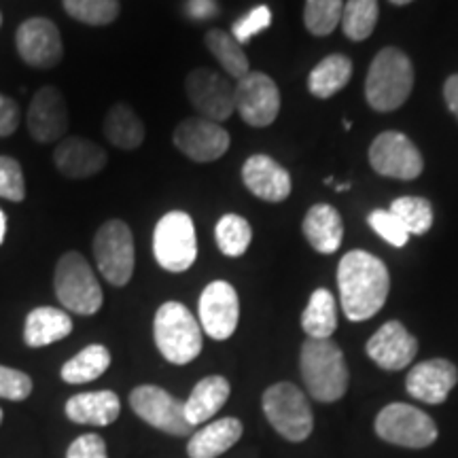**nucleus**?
Listing matches in <instances>:
<instances>
[{
  "label": "nucleus",
  "mask_w": 458,
  "mask_h": 458,
  "mask_svg": "<svg viewBox=\"0 0 458 458\" xmlns=\"http://www.w3.org/2000/svg\"><path fill=\"white\" fill-rule=\"evenodd\" d=\"M337 286H340L342 310L348 320H368L382 310L391 276L385 261L365 250H351L337 266Z\"/></svg>",
  "instance_id": "1"
},
{
  "label": "nucleus",
  "mask_w": 458,
  "mask_h": 458,
  "mask_svg": "<svg viewBox=\"0 0 458 458\" xmlns=\"http://www.w3.org/2000/svg\"><path fill=\"white\" fill-rule=\"evenodd\" d=\"M300 368L308 393L320 403H334L348 388V368L340 348L331 340H310L301 346Z\"/></svg>",
  "instance_id": "2"
},
{
  "label": "nucleus",
  "mask_w": 458,
  "mask_h": 458,
  "mask_svg": "<svg viewBox=\"0 0 458 458\" xmlns=\"http://www.w3.org/2000/svg\"><path fill=\"white\" fill-rule=\"evenodd\" d=\"M414 88V68L401 49L386 47L371 62L365 79V96L374 111H394L408 100Z\"/></svg>",
  "instance_id": "3"
},
{
  "label": "nucleus",
  "mask_w": 458,
  "mask_h": 458,
  "mask_svg": "<svg viewBox=\"0 0 458 458\" xmlns=\"http://www.w3.org/2000/svg\"><path fill=\"white\" fill-rule=\"evenodd\" d=\"M157 351L168 363L187 365L202 352V329L181 301H165L159 306L153 323Z\"/></svg>",
  "instance_id": "4"
},
{
  "label": "nucleus",
  "mask_w": 458,
  "mask_h": 458,
  "mask_svg": "<svg viewBox=\"0 0 458 458\" xmlns=\"http://www.w3.org/2000/svg\"><path fill=\"white\" fill-rule=\"evenodd\" d=\"M55 295L68 312L91 317L102 308L105 293H102L98 278L94 270L77 250L62 255L55 266L54 276Z\"/></svg>",
  "instance_id": "5"
},
{
  "label": "nucleus",
  "mask_w": 458,
  "mask_h": 458,
  "mask_svg": "<svg viewBox=\"0 0 458 458\" xmlns=\"http://www.w3.org/2000/svg\"><path fill=\"white\" fill-rule=\"evenodd\" d=\"M153 255L168 272H187L198 259V238L191 216L172 210L157 221L153 232Z\"/></svg>",
  "instance_id": "6"
},
{
  "label": "nucleus",
  "mask_w": 458,
  "mask_h": 458,
  "mask_svg": "<svg viewBox=\"0 0 458 458\" xmlns=\"http://www.w3.org/2000/svg\"><path fill=\"white\" fill-rule=\"evenodd\" d=\"M263 414L289 442H303L314 427L312 408L306 394L291 382H278L263 393Z\"/></svg>",
  "instance_id": "7"
},
{
  "label": "nucleus",
  "mask_w": 458,
  "mask_h": 458,
  "mask_svg": "<svg viewBox=\"0 0 458 458\" xmlns=\"http://www.w3.org/2000/svg\"><path fill=\"white\" fill-rule=\"evenodd\" d=\"M94 259L102 276L113 286H125L134 274L136 250L128 223L111 219L94 236Z\"/></svg>",
  "instance_id": "8"
},
{
  "label": "nucleus",
  "mask_w": 458,
  "mask_h": 458,
  "mask_svg": "<svg viewBox=\"0 0 458 458\" xmlns=\"http://www.w3.org/2000/svg\"><path fill=\"white\" fill-rule=\"evenodd\" d=\"M376 433L388 444L403 448H428L437 439V425L422 410L408 403H391L376 418Z\"/></svg>",
  "instance_id": "9"
},
{
  "label": "nucleus",
  "mask_w": 458,
  "mask_h": 458,
  "mask_svg": "<svg viewBox=\"0 0 458 458\" xmlns=\"http://www.w3.org/2000/svg\"><path fill=\"white\" fill-rule=\"evenodd\" d=\"M130 408L140 416L147 425L159 431L176 435V437H191L193 427L185 418V401L164 391L162 386L142 385L130 393Z\"/></svg>",
  "instance_id": "10"
},
{
  "label": "nucleus",
  "mask_w": 458,
  "mask_h": 458,
  "mask_svg": "<svg viewBox=\"0 0 458 458\" xmlns=\"http://www.w3.org/2000/svg\"><path fill=\"white\" fill-rule=\"evenodd\" d=\"M187 98L204 119L221 123L236 111V88L210 68H196L185 79Z\"/></svg>",
  "instance_id": "11"
},
{
  "label": "nucleus",
  "mask_w": 458,
  "mask_h": 458,
  "mask_svg": "<svg viewBox=\"0 0 458 458\" xmlns=\"http://www.w3.org/2000/svg\"><path fill=\"white\" fill-rule=\"evenodd\" d=\"M369 164L377 174L399 181L416 179L425 165L418 147L401 131H382L371 142Z\"/></svg>",
  "instance_id": "12"
},
{
  "label": "nucleus",
  "mask_w": 458,
  "mask_h": 458,
  "mask_svg": "<svg viewBox=\"0 0 458 458\" xmlns=\"http://www.w3.org/2000/svg\"><path fill=\"white\" fill-rule=\"evenodd\" d=\"M15 47L28 66L49 71L62 62L64 45L60 30L47 17H30L15 32Z\"/></svg>",
  "instance_id": "13"
},
{
  "label": "nucleus",
  "mask_w": 458,
  "mask_h": 458,
  "mask_svg": "<svg viewBox=\"0 0 458 458\" xmlns=\"http://www.w3.org/2000/svg\"><path fill=\"white\" fill-rule=\"evenodd\" d=\"M199 323L204 334L213 340H229L238 329L240 301L238 293L225 280H215L199 295Z\"/></svg>",
  "instance_id": "14"
},
{
  "label": "nucleus",
  "mask_w": 458,
  "mask_h": 458,
  "mask_svg": "<svg viewBox=\"0 0 458 458\" xmlns=\"http://www.w3.org/2000/svg\"><path fill=\"white\" fill-rule=\"evenodd\" d=\"M236 111L253 128H266L280 113V91L274 79L263 72H249L238 79Z\"/></svg>",
  "instance_id": "15"
},
{
  "label": "nucleus",
  "mask_w": 458,
  "mask_h": 458,
  "mask_svg": "<svg viewBox=\"0 0 458 458\" xmlns=\"http://www.w3.org/2000/svg\"><path fill=\"white\" fill-rule=\"evenodd\" d=\"M174 145L182 156L198 164H208L223 157L229 148V134L221 128V123L210 122L204 117H189L176 125Z\"/></svg>",
  "instance_id": "16"
},
{
  "label": "nucleus",
  "mask_w": 458,
  "mask_h": 458,
  "mask_svg": "<svg viewBox=\"0 0 458 458\" xmlns=\"http://www.w3.org/2000/svg\"><path fill=\"white\" fill-rule=\"evenodd\" d=\"M68 130V106L62 91L54 85H45L32 96L28 106V131L37 142H55Z\"/></svg>",
  "instance_id": "17"
},
{
  "label": "nucleus",
  "mask_w": 458,
  "mask_h": 458,
  "mask_svg": "<svg viewBox=\"0 0 458 458\" xmlns=\"http://www.w3.org/2000/svg\"><path fill=\"white\" fill-rule=\"evenodd\" d=\"M418 352L416 337L399 320H388L369 337L368 354L377 368L399 371L414 360Z\"/></svg>",
  "instance_id": "18"
},
{
  "label": "nucleus",
  "mask_w": 458,
  "mask_h": 458,
  "mask_svg": "<svg viewBox=\"0 0 458 458\" xmlns=\"http://www.w3.org/2000/svg\"><path fill=\"white\" fill-rule=\"evenodd\" d=\"M458 382V369L454 363L445 359L422 360L416 368H411L405 380V388L411 397L425 403L439 405L448 399L452 388Z\"/></svg>",
  "instance_id": "19"
},
{
  "label": "nucleus",
  "mask_w": 458,
  "mask_h": 458,
  "mask_svg": "<svg viewBox=\"0 0 458 458\" xmlns=\"http://www.w3.org/2000/svg\"><path fill=\"white\" fill-rule=\"evenodd\" d=\"M242 181L255 198L283 202L291 196V174L270 156H253L242 165Z\"/></svg>",
  "instance_id": "20"
},
{
  "label": "nucleus",
  "mask_w": 458,
  "mask_h": 458,
  "mask_svg": "<svg viewBox=\"0 0 458 458\" xmlns=\"http://www.w3.org/2000/svg\"><path fill=\"white\" fill-rule=\"evenodd\" d=\"M106 151L94 140L71 136L55 147V168L66 179H88L98 174L106 165Z\"/></svg>",
  "instance_id": "21"
},
{
  "label": "nucleus",
  "mask_w": 458,
  "mask_h": 458,
  "mask_svg": "<svg viewBox=\"0 0 458 458\" xmlns=\"http://www.w3.org/2000/svg\"><path fill=\"white\" fill-rule=\"evenodd\" d=\"M66 416L77 425L108 427L117 420L122 411V401L113 391L79 393L66 401Z\"/></svg>",
  "instance_id": "22"
},
{
  "label": "nucleus",
  "mask_w": 458,
  "mask_h": 458,
  "mask_svg": "<svg viewBox=\"0 0 458 458\" xmlns=\"http://www.w3.org/2000/svg\"><path fill=\"white\" fill-rule=\"evenodd\" d=\"M242 437V422L238 418H221L191 433L187 444L189 458H216L238 444Z\"/></svg>",
  "instance_id": "23"
},
{
  "label": "nucleus",
  "mask_w": 458,
  "mask_h": 458,
  "mask_svg": "<svg viewBox=\"0 0 458 458\" xmlns=\"http://www.w3.org/2000/svg\"><path fill=\"white\" fill-rule=\"evenodd\" d=\"M303 236L318 253H335L344 240V223L340 213L329 204L312 206L303 216Z\"/></svg>",
  "instance_id": "24"
},
{
  "label": "nucleus",
  "mask_w": 458,
  "mask_h": 458,
  "mask_svg": "<svg viewBox=\"0 0 458 458\" xmlns=\"http://www.w3.org/2000/svg\"><path fill=\"white\" fill-rule=\"evenodd\" d=\"M72 331V318L64 310L51 306L34 308L26 317L24 342L30 348H43L64 340Z\"/></svg>",
  "instance_id": "25"
},
{
  "label": "nucleus",
  "mask_w": 458,
  "mask_h": 458,
  "mask_svg": "<svg viewBox=\"0 0 458 458\" xmlns=\"http://www.w3.org/2000/svg\"><path fill=\"white\" fill-rule=\"evenodd\" d=\"M229 382L223 376H208L199 380L185 401V418L191 427L208 422L229 399Z\"/></svg>",
  "instance_id": "26"
},
{
  "label": "nucleus",
  "mask_w": 458,
  "mask_h": 458,
  "mask_svg": "<svg viewBox=\"0 0 458 458\" xmlns=\"http://www.w3.org/2000/svg\"><path fill=\"white\" fill-rule=\"evenodd\" d=\"M105 136L122 151H136L145 142V123L136 111L123 102L111 106L105 117Z\"/></svg>",
  "instance_id": "27"
},
{
  "label": "nucleus",
  "mask_w": 458,
  "mask_h": 458,
  "mask_svg": "<svg viewBox=\"0 0 458 458\" xmlns=\"http://www.w3.org/2000/svg\"><path fill=\"white\" fill-rule=\"evenodd\" d=\"M352 77V62L346 55H327L312 68L308 77V89L320 100H327L344 89Z\"/></svg>",
  "instance_id": "28"
},
{
  "label": "nucleus",
  "mask_w": 458,
  "mask_h": 458,
  "mask_svg": "<svg viewBox=\"0 0 458 458\" xmlns=\"http://www.w3.org/2000/svg\"><path fill=\"white\" fill-rule=\"evenodd\" d=\"M111 368V352L102 344H89L81 352L74 354L62 368V380L68 385H88L91 380H98L105 371Z\"/></svg>",
  "instance_id": "29"
},
{
  "label": "nucleus",
  "mask_w": 458,
  "mask_h": 458,
  "mask_svg": "<svg viewBox=\"0 0 458 458\" xmlns=\"http://www.w3.org/2000/svg\"><path fill=\"white\" fill-rule=\"evenodd\" d=\"M301 327L310 340H329L337 327L335 297L327 289H317L301 314Z\"/></svg>",
  "instance_id": "30"
},
{
  "label": "nucleus",
  "mask_w": 458,
  "mask_h": 458,
  "mask_svg": "<svg viewBox=\"0 0 458 458\" xmlns=\"http://www.w3.org/2000/svg\"><path fill=\"white\" fill-rule=\"evenodd\" d=\"M206 47L216 57V62H219L229 77L242 79L250 72L249 57H246L242 45L229 32L208 30V34H206Z\"/></svg>",
  "instance_id": "31"
},
{
  "label": "nucleus",
  "mask_w": 458,
  "mask_h": 458,
  "mask_svg": "<svg viewBox=\"0 0 458 458\" xmlns=\"http://www.w3.org/2000/svg\"><path fill=\"white\" fill-rule=\"evenodd\" d=\"M215 238L223 255L242 257L253 240V229L244 216L223 215L215 227Z\"/></svg>",
  "instance_id": "32"
},
{
  "label": "nucleus",
  "mask_w": 458,
  "mask_h": 458,
  "mask_svg": "<svg viewBox=\"0 0 458 458\" xmlns=\"http://www.w3.org/2000/svg\"><path fill=\"white\" fill-rule=\"evenodd\" d=\"M377 21V0H348L342 11L344 34L352 41H365Z\"/></svg>",
  "instance_id": "33"
},
{
  "label": "nucleus",
  "mask_w": 458,
  "mask_h": 458,
  "mask_svg": "<svg viewBox=\"0 0 458 458\" xmlns=\"http://www.w3.org/2000/svg\"><path fill=\"white\" fill-rule=\"evenodd\" d=\"M62 7L88 26H108L119 17V0H62Z\"/></svg>",
  "instance_id": "34"
},
{
  "label": "nucleus",
  "mask_w": 458,
  "mask_h": 458,
  "mask_svg": "<svg viewBox=\"0 0 458 458\" xmlns=\"http://www.w3.org/2000/svg\"><path fill=\"white\" fill-rule=\"evenodd\" d=\"M391 213L403 223L405 229L416 236L427 233L433 225V208L425 198L403 196L391 204Z\"/></svg>",
  "instance_id": "35"
},
{
  "label": "nucleus",
  "mask_w": 458,
  "mask_h": 458,
  "mask_svg": "<svg viewBox=\"0 0 458 458\" xmlns=\"http://www.w3.org/2000/svg\"><path fill=\"white\" fill-rule=\"evenodd\" d=\"M342 0H306L303 24L314 37H327L342 20Z\"/></svg>",
  "instance_id": "36"
},
{
  "label": "nucleus",
  "mask_w": 458,
  "mask_h": 458,
  "mask_svg": "<svg viewBox=\"0 0 458 458\" xmlns=\"http://www.w3.org/2000/svg\"><path fill=\"white\" fill-rule=\"evenodd\" d=\"M0 198L9 202H24L26 181L17 159L0 156Z\"/></svg>",
  "instance_id": "37"
},
{
  "label": "nucleus",
  "mask_w": 458,
  "mask_h": 458,
  "mask_svg": "<svg viewBox=\"0 0 458 458\" xmlns=\"http://www.w3.org/2000/svg\"><path fill=\"white\" fill-rule=\"evenodd\" d=\"M368 223L385 242L397 246V249L408 244L410 232L391 210H374V213L368 216Z\"/></svg>",
  "instance_id": "38"
},
{
  "label": "nucleus",
  "mask_w": 458,
  "mask_h": 458,
  "mask_svg": "<svg viewBox=\"0 0 458 458\" xmlns=\"http://www.w3.org/2000/svg\"><path fill=\"white\" fill-rule=\"evenodd\" d=\"M270 24H272V11L270 7H266V4H261V7H255L244 17H240L232 28V37L236 38L240 45H244L249 43L255 34H259L266 30V28H270Z\"/></svg>",
  "instance_id": "39"
},
{
  "label": "nucleus",
  "mask_w": 458,
  "mask_h": 458,
  "mask_svg": "<svg viewBox=\"0 0 458 458\" xmlns=\"http://www.w3.org/2000/svg\"><path fill=\"white\" fill-rule=\"evenodd\" d=\"M32 393V380L24 371L0 365V399L24 401Z\"/></svg>",
  "instance_id": "40"
},
{
  "label": "nucleus",
  "mask_w": 458,
  "mask_h": 458,
  "mask_svg": "<svg viewBox=\"0 0 458 458\" xmlns=\"http://www.w3.org/2000/svg\"><path fill=\"white\" fill-rule=\"evenodd\" d=\"M66 458H108L105 439L94 433L81 435L71 444Z\"/></svg>",
  "instance_id": "41"
},
{
  "label": "nucleus",
  "mask_w": 458,
  "mask_h": 458,
  "mask_svg": "<svg viewBox=\"0 0 458 458\" xmlns=\"http://www.w3.org/2000/svg\"><path fill=\"white\" fill-rule=\"evenodd\" d=\"M20 125V106L9 96L0 94V139H7Z\"/></svg>",
  "instance_id": "42"
},
{
  "label": "nucleus",
  "mask_w": 458,
  "mask_h": 458,
  "mask_svg": "<svg viewBox=\"0 0 458 458\" xmlns=\"http://www.w3.org/2000/svg\"><path fill=\"white\" fill-rule=\"evenodd\" d=\"M216 11V0H189L187 3V13L193 17V20H208V17H215Z\"/></svg>",
  "instance_id": "43"
},
{
  "label": "nucleus",
  "mask_w": 458,
  "mask_h": 458,
  "mask_svg": "<svg viewBox=\"0 0 458 458\" xmlns=\"http://www.w3.org/2000/svg\"><path fill=\"white\" fill-rule=\"evenodd\" d=\"M444 98H445V105H448L452 114L458 119V74H452L448 81H445Z\"/></svg>",
  "instance_id": "44"
},
{
  "label": "nucleus",
  "mask_w": 458,
  "mask_h": 458,
  "mask_svg": "<svg viewBox=\"0 0 458 458\" xmlns=\"http://www.w3.org/2000/svg\"><path fill=\"white\" fill-rule=\"evenodd\" d=\"M4 236H7V216H4L3 208H0V244L4 242Z\"/></svg>",
  "instance_id": "45"
},
{
  "label": "nucleus",
  "mask_w": 458,
  "mask_h": 458,
  "mask_svg": "<svg viewBox=\"0 0 458 458\" xmlns=\"http://www.w3.org/2000/svg\"><path fill=\"white\" fill-rule=\"evenodd\" d=\"M351 189V182H340V185H335V191H348Z\"/></svg>",
  "instance_id": "46"
},
{
  "label": "nucleus",
  "mask_w": 458,
  "mask_h": 458,
  "mask_svg": "<svg viewBox=\"0 0 458 458\" xmlns=\"http://www.w3.org/2000/svg\"><path fill=\"white\" fill-rule=\"evenodd\" d=\"M393 4H408V3H411V0H391Z\"/></svg>",
  "instance_id": "47"
},
{
  "label": "nucleus",
  "mask_w": 458,
  "mask_h": 458,
  "mask_svg": "<svg viewBox=\"0 0 458 458\" xmlns=\"http://www.w3.org/2000/svg\"><path fill=\"white\" fill-rule=\"evenodd\" d=\"M0 425H3V410H0Z\"/></svg>",
  "instance_id": "48"
},
{
  "label": "nucleus",
  "mask_w": 458,
  "mask_h": 458,
  "mask_svg": "<svg viewBox=\"0 0 458 458\" xmlns=\"http://www.w3.org/2000/svg\"><path fill=\"white\" fill-rule=\"evenodd\" d=\"M0 26H3V13H0Z\"/></svg>",
  "instance_id": "49"
}]
</instances>
